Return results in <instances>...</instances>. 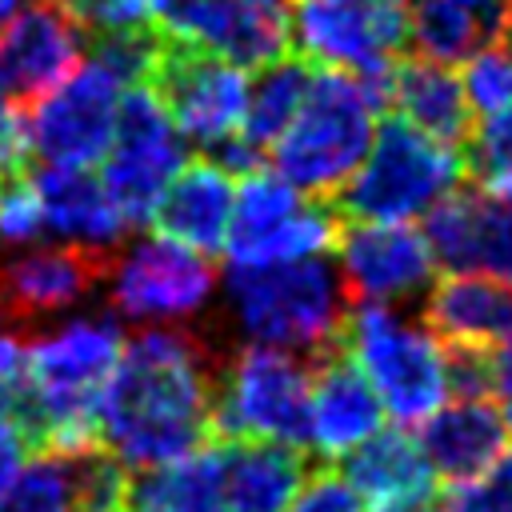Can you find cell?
<instances>
[{"label": "cell", "mask_w": 512, "mask_h": 512, "mask_svg": "<svg viewBox=\"0 0 512 512\" xmlns=\"http://www.w3.org/2000/svg\"><path fill=\"white\" fill-rule=\"evenodd\" d=\"M84 44V24L64 0H28L0 28V72L12 96L32 108L40 96L60 88L80 68Z\"/></svg>", "instance_id": "2e32d148"}, {"label": "cell", "mask_w": 512, "mask_h": 512, "mask_svg": "<svg viewBox=\"0 0 512 512\" xmlns=\"http://www.w3.org/2000/svg\"><path fill=\"white\" fill-rule=\"evenodd\" d=\"M340 348L372 380L384 412L400 428H420L452 396L448 344L392 304H352Z\"/></svg>", "instance_id": "5b68a950"}, {"label": "cell", "mask_w": 512, "mask_h": 512, "mask_svg": "<svg viewBox=\"0 0 512 512\" xmlns=\"http://www.w3.org/2000/svg\"><path fill=\"white\" fill-rule=\"evenodd\" d=\"M128 464L112 456L104 444L76 452V488H80V512H124L128 500Z\"/></svg>", "instance_id": "d6a6232c"}, {"label": "cell", "mask_w": 512, "mask_h": 512, "mask_svg": "<svg viewBox=\"0 0 512 512\" xmlns=\"http://www.w3.org/2000/svg\"><path fill=\"white\" fill-rule=\"evenodd\" d=\"M216 372V348L196 332L168 324L136 332L100 400V444L132 472L208 444Z\"/></svg>", "instance_id": "6da1fadb"}, {"label": "cell", "mask_w": 512, "mask_h": 512, "mask_svg": "<svg viewBox=\"0 0 512 512\" xmlns=\"http://www.w3.org/2000/svg\"><path fill=\"white\" fill-rule=\"evenodd\" d=\"M460 152L464 148H452L408 124L404 116H392L376 128L372 148L352 180L340 188L336 208L352 220L384 224H408L412 216H428V208L456 192L468 176V160Z\"/></svg>", "instance_id": "8992f818"}, {"label": "cell", "mask_w": 512, "mask_h": 512, "mask_svg": "<svg viewBox=\"0 0 512 512\" xmlns=\"http://www.w3.org/2000/svg\"><path fill=\"white\" fill-rule=\"evenodd\" d=\"M224 512H288L308 480V448L224 440Z\"/></svg>", "instance_id": "d4e9b609"}, {"label": "cell", "mask_w": 512, "mask_h": 512, "mask_svg": "<svg viewBox=\"0 0 512 512\" xmlns=\"http://www.w3.org/2000/svg\"><path fill=\"white\" fill-rule=\"evenodd\" d=\"M312 360L272 344H244L220 360L212 432L220 440H276L308 448Z\"/></svg>", "instance_id": "52a82bcc"}, {"label": "cell", "mask_w": 512, "mask_h": 512, "mask_svg": "<svg viewBox=\"0 0 512 512\" xmlns=\"http://www.w3.org/2000/svg\"><path fill=\"white\" fill-rule=\"evenodd\" d=\"M32 180H36V192L44 204L48 232H56L64 244H80V248L116 256V244L124 240V232L132 224L120 216V208L112 204L100 176H92L80 164H40V168H32Z\"/></svg>", "instance_id": "7402d4cb"}, {"label": "cell", "mask_w": 512, "mask_h": 512, "mask_svg": "<svg viewBox=\"0 0 512 512\" xmlns=\"http://www.w3.org/2000/svg\"><path fill=\"white\" fill-rule=\"evenodd\" d=\"M288 512H372V508L364 504V496L352 488V480L340 468L324 464V468L308 472V480Z\"/></svg>", "instance_id": "d590c367"}, {"label": "cell", "mask_w": 512, "mask_h": 512, "mask_svg": "<svg viewBox=\"0 0 512 512\" xmlns=\"http://www.w3.org/2000/svg\"><path fill=\"white\" fill-rule=\"evenodd\" d=\"M228 312L248 344L288 348L308 360H324L344 340L348 292L340 268L324 256L232 264L224 276Z\"/></svg>", "instance_id": "3957f363"}, {"label": "cell", "mask_w": 512, "mask_h": 512, "mask_svg": "<svg viewBox=\"0 0 512 512\" xmlns=\"http://www.w3.org/2000/svg\"><path fill=\"white\" fill-rule=\"evenodd\" d=\"M28 120L16 108V96L0 72V176L28 164Z\"/></svg>", "instance_id": "74e56055"}, {"label": "cell", "mask_w": 512, "mask_h": 512, "mask_svg": "<svg viewBox=\"0 0 512 512\" xmlns=\"http://www.w3.org/2000/svg\"><path fill=\"white\" fill-rule=\"evenodd\" d=\"M464 92H468L472 112H480V116H492V112L508 108L512 104V48L488 44L476 56H468Z\"/></svg>", "instance_id": "836d02e7"}, {"label": "cell", "mask_w": 512, "mask_h": 512, "mask_svg": "<svg viewBox=\"0 0 512 512\" xmlns=\"http://www.w3.org/2000/svg\"><path fill=\"white\" fill-rule=\"evenodd\" d=\"M496 392H500V408H504V420H508V432H512V376H504Z\"/></svg>", "instance_id": "ab89813d"}, {"label": "cell", "mask_w": 512, "mask_h": 512, "mask_svg": "<svg viewBox=\"0 0 512 512\" xmlns=\"http://www.w3.org/2000/svg\"><path fill=\"white\" fill-rule=\"evenodd\" d=\"M376 112H384V104L364 76L344 68L312 72V88L296 120L272 144L268 156L276 172L304 196H340V188L352 180V172L372 148Z\"/></svg>", "instance_id": "277c9868"}, {"label": "cell", "mask_w": 512, "mask_h": 512, "mask_svg": "<svg viewBox=\"0 0 512 512\" xmlns=\"http://www.w3.org/2000/svg\"><path fill=\"white\" fill-rule=\"evenodd\" d=\"M232 176L216 156H200L192 164H184L172 184L164 188V196L156 200L152 224L160 236L180 240L196 252H220L228 240V224H232V208H236V188Z\"/></svg>", "instance_id": "603a6c76"}, {"label": "cell", "mask_w": 512, "mask_h": 512, "mask_svg": "<svg viewBox=\"0 0 512 512\" xmlns=\"http://www.w3.org/2000/svg\"><path fill=\"white\" fill-rule=\"evenodd\" d=\"M112 260L116 256L96 248L56 244L0 264V320L28 324L52 312H68L100 280H108Z\"/></svg>", "instance_id": "e0dca14e"}, {"label": "cell", "mask_w": 512, "mask_h": 512, "mask_svg": "<svg viewBox=\"0 0 512 512\" xmlns=\"http://www.w3.org/2000/svg\"><path fill=\"white\" fill-rule=\"evenodd\" d=\"M144 84L160 96V104L168 108L176 128L208 152H216L224 140H232L244 124L248 76L240 64H232L216 52H204V48L164 36Z\"/></svg>", "instance_id": "30bf717a"}, {"label": "cell", "mask_w": 512, "mask_h": 512, "mask_svg": "<svg viewBox=\"0 0 512 512\" xmlns=\"http://www.w3.org/2000/svg\"><path fill=\"white\" fill-rule=\"evenodd\" d=\"M224 456L220 440L140 468L128 480L124 512H224Z\"/></svg>", "instance_id": "4316f807"}, {"label": "cell", "mask_w": 512, "mask_h": 512, "mask_svg": "<svg viewBox=\"0 0 512 512\" xmlns=\"http://www.w3.org/2000/svg\"><path fill=\"white\" fill-rule=\"evenodd\" d=\"M120 352L116 316H76L28 340L24 424L32 448L76 456L100 444V400Z\"/></svg>", "instance_id": "7a4b0ae2"}, {"label": "cell", "mask_w": 512, "mask_h": 512, "mask_svg": "<svg viewBox=\"0 0 512 512\" xmlns=\"http://www.w3.org/2000/svg\"><path fill=\"white\" fill-rule=\"evenodd\" d=\"M416 56L456 64L508 40L512 0H408Z\"/></svg>", "instance_id": "484cf974"}, {"label": "cell", "mask_w": 512, "mask_h": 512, "mask_svg": "<svg viewBox=\"0 0 512 512\" xmlns=\"http://www.w3.org/2000/svg\"><path fill=\"white\" fill-rule=\"evenodd\" d=\"M340 232H344L340 208H328V200L304 196L280 172L268 176L252 168L240 176L224 248L232 264H276V260L332 252L340 244Z\"/></svg>", "instance_id": "ba28073f"}, {"label": "cell", "mask_w": 512, "mask_h": 512, "mask_svg": "<svg viewBox=\"0 0 512 512\" xmlns=\"http://www.w3.org/2000/svg\"><path fill=\"white\" fill-rule=\"evenodd\" d=\"M212 292L216 268L208 256L168 236L136 240L108 272V304L128 320H192L208 308Z\"/></svg>", "instance_id": "4fadbf2b"}, {"label": "cell", "mask_w": 512, "mask_h": 512, "mask_svg": "<svg viewBox=\"0 0 512 512\" xmlns=\"http://www.w3.org/2000/svg\"><path fill=\"white\" fill-rule=\"evenodd\" d=\"M184 132L148 84H132L120 104L112 148L104 152L100 180L128 224H152L156 200L184 168Z\"/></svg>", "instance_id": "9c48e42d"}, {"label": "cell", "mask_w": 512, "mask_h": 512, "mask_svg": "<svg viewBox=\"0 0 512 512\" xmlns=\"http://www.w3.org/2000/svg\"><path fill=\"white\" fill-rule=\"evenodd\" d=\"M48 232L44 224V204L32 180V168H12L0 176V244L24 248L36 244Z\"/></svg>", "instance_id": "1f68e13d"}, {"label": "cell", "mask_w": 512, "mask_h": 512, "mask_svg": "<svg viewBox=\"0 0 512 512\" xmlns=\"http://www.w3.org/2000/svg\"><path fill=\"white\" fill-rule=\"evenodd\" d=\"M496 372H500V380H504V376H512V336L496 348ZM496 388H500V384H496Z\"/></svg>", "instance_id": "f35d334b"}, {"label": "cell", "mask_w": 512, "mask_h": 512, "mask_svg": "<svg viewBox=\"0 0 512 512\" xmlns=\"http://www.w3.org/2000/svg\"><path fill=\"white\" fill-rule=\"evenodd\" d=\"M340 472L352 480V488L364 496V504L372 512L432 500V492L440 484L436 468L428 464V456L420 448V436H408V428H400V424L380 428L360 448H352L340 460Z\"/></svg>", "instance_id": "cb8c5ba5"}, {"label": "cell", "mask_w": 512, "mask_h": 512, "mask_svg": "<svg viewBox=\"0 0 512 512\" xmlns=\"http://www.w3.org/2000/svg\"><path fill=\"white\" fill-rule=\"evenodd\" d=\"M424 324L448 348L496 352L512 336V284L488 272H448L424 300Z\"/></svg>", "instance_id": "44dd1931"}, {"label": "cell", "mask_w": 512, "mask_h": 512, "mask_svg": "<svg viewBox=\"0 0 512 512\" xmlns=\"http://www.w3.org/2000/svg\"><path fill=\"white\" fill-rule=\"evenodd\" d=\"M152 16L168 40L240 68L276 64L292 44V0H152Z\"/></svg>", "instance_id": "5bb4252c"}, {"label": "cell", "mask_w": 512, "mask_h": 512, "mask_svg": "<svg viewBox=\"0 0 512 512\" xmlns=\"http://www.w3.org/2000/svg\"><path fill=\"white\" fill-rule=\"evenodd\" d=\"M336 252L352 304H400L432 284V244L408 224L360 220L340 232Z\"/></svg>", "instance_id": "9a60e30c"}, {"label": "cell", "mask_w": 512, "mask_h": 512, "mask_svg": "<svg viewBox=\"0 0 512 512\" xmlns=\"http://www.w3.org/2000/svg\"><path fill=\"white\" fill-rule=\"evenodd\" d=\"M464 160H468V176L484 192L512 196V104L484 116V124L464 144Z\"/></svg>", "instance_id": "4dcf8cb0"}, {"label": "cell", "mask_w": 512, "mask_h": 512, "mask_svg": "<svg viewBox=\"0 0 512 512\" xmlns=\"http://www.w3.org/2000/svg\"><path fill=\"white\" fill-rule=\"evenodd\" d=\"M424 236L448 272H488L512 284V196L456 188L428 208Z\"/></svg>", "instance_id": "ac0fdd59"}, {"label": "cell", "mask_w": 512, "mask_h": 512, "mask_svg": "<svg viewBox=\"0 0 512 512\" xmlns=\"http://www.w3.org/2000/svg\"><path fill=\"white\" fill-rule=\"evenodd\" d=\"M124 104V80L104 64H80L60 88L28 108V152L40 164H96L112 148Z\"/></svg>", "instance_id": "7c38bea8"}, {"label": "cell", "mask_w": 512, "mask_h": 512, "mask_svg": "<svg viewBox=\"0 0 512 512\" xmlns=\"http://www.w3.org/2000/svg\"><path fill=\"white\" fill-rule=\"evenodd\" d=\"M452 512H512V448L472 480L448 484Z\"/></svg>", "instance_id": "e575fe53"}, {"label": "cell", "mask_w": 512, "mask_h": 512, "mask_svg": "<svg viewBox=\"0 0 512 512\" xmlns=\"http://www.w3.org/2000/svg\"><path fill=\"white\" fill-rule=\"evenodd\" d=\"M388 512H452L448 504H432V500H420V504H404V508H388Z\"/></svg>", "instance_id": "60d3db41"}, {"label": "cell", "mask_w": 512, "mask_h": 512, "mask_svg": "<svg viewBox=\"0 0 512 512\" xmlns=\"http://www.w3.org/2000/svg\"><path fill=\"white\" fill-rule=\"evenodd\" d=\"M20 8H24V0H0V28H4Z\"/></svg>", "instance_id": "b9f144b4"}, {"label": "cell", "mask_w": 512, "mask_h": 512, "mask_svg": "<svg viewBox=\"0 0 512 512\" xmlns=\"http://www.w3.org/2000/svg\"><path fill=\"white\" fill-rule=\"evenodd\" d=\"M92 32H148L156 28L152 0H64Z\"/></svg>", "instance_id": "8d00e7d4"}, {"label": "cell", "mask_w": 512, "mask_h": 512, "mask_svg": "<svg viewBox=\"0 0 512 512\" xmlns=\"http://www.w3.org/2000/svg\"><path fill=\"white\" fill-rule=\"evenodd\" d=\"M392 108L396 116H404L408 124H416L420 132L464 148L472 140V104L464 92V80H456L448 72V64L416 56V60H400L392 72Z\"/></svg>", "instance_id": "83f0119b"}, {"label": "cell", "mask_w": 512, "mask_h": 512, "mask_svg": "<svg viewBox=\"0 0 512 512\" xmlns=\"http://www.w3.org/2000/svg\"><path fill=\"white\" fill-rule=\"evenodd\" d=\"M0 512H80L76 456L36 448L12 488L0 496Z\"/></svg>", "instance_id": "f546056e"}, {"label": "cell", "mask_w": 512, "mask_h": 512, "mask_svg": "<svg viewBox=\"0 0 512 512\" xmlns=\"http://www.w3.org/2000/svg\"><path fill=\"white\" fill-rule=\"evenodd\" d=\"M312 88V64L300 56H284L276 64H264L260 76L248 84V108H244V124H240V140L264 156L272 152V144L288 132V124L296 120L304 96Z\"/></svg>", "instance_id": "f1b7e54d"}, {"label": "cell", "mask_w": 512, "mask_h": 512, "mask_svg": "<svg viewBox=\"0 0 512 512\" xmlns=\"http://www.w3.org/2000/svg\"><path fill=\"white\" fill-rule=\"evenodd\" d=\"M508 420L492 396H456L444 400L420 424V448L444 484L472 480L492 460L508 452Z\"/></svg>", "instance_id": "ffe728a7"}, {"label": "cell", "mask_w": 512, "mask_h": 512, "mask_svg": "<svg viewBox=\"0 0 512 512\" xmlns=\"http://www.w3.org/2000/svg\"><path fill=\"white\" fill-rule=\"evenodd\" d=\"M292 40L308 64L384 72L412 40L408 0H292Z\"/></svg>", "instance_id": "8fae6325"}, {"label": "cell", "mask_w": 512, "mask_h": 512, "mask_svg": "<svg viewBox=\"0 0 512 512\" xmlns=\"http://www.w3.org/2000/svg\"><path fill=\"white\" fill-rule=\"evenodd\" d=\"M508 40H512V32H508Z\"/></svg>", "instance_id": "7bdbcfd3"}, {"label": "cell", "mask_w": 512, "mask_h": 512, "mask_svg": "<svg viewBox=\"0 0 512 512\" xmlns=\"http://www.w3.org/2000/svg\"><path fill=\"white\" fill-rule=\"evenodd\" d=\"M384 404L360 364L336 348L312 360V408H308V452L320 460H344L368 436L384 428Z\"/></svg>", "instance_id": "d6986e66"}]
</instances>
